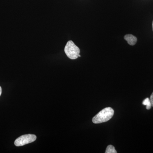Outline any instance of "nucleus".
<instances>
[{"mask_svg":"<svg viewBox=\"0 0 153 153\" xmlns=\"http://www.w3.org/2000/svg\"><path fill=\"white\" fill-rule=\"evenodd\" d=\"M114 111L111 107H107L102 110L92 119L94 123L99 124L106 122L113 116Z\"/></svg>","mask_w":153,"mask_h":153,"instance_id":"obj_1","label":"nucleus"},{"mask_svg":"<svg viewBox=\"0 0 153 153\" xmlns=\"http://www.w3.org/2000/svg\"><path fill=\"white\" fill-rule=\"evenodd\" d=\"M64 52L68 58L71 60H75L79 57L80 50L73 41H69L65 46Z\"/></svg>","mask_w":153,"mask_h":153,"instance_id":"obj_2","label":"nucleus"},{"mask_svg":"<svg viewBox=\"0 0 153 153\" xmlns=\"http://www.w3.org/2000/svg\"><path fill=\"white\" fill-rule=\"evenodd\" d=\"M37 137L34 134H25L19 137L15 140L14 144L16 146H22L35 141Z\"/></svg>","mask_w":153,"mask_h":153,"instance_id":"obj_3","label":"nucleus"},{"mask_svg":"<svg viewBox=\"0 0 153 153\" xmlns=\"http://www.w3.org/2000/svg\"><path fill=\"white\" fill-rule=\"evenodd\" d=\"M125 40L127 41L128 43L131 46H134L136 44L137 38L131 34H128L124 36Z\"/></svg>","mask_w":153,"mask_h":153,"instance_id":"obj_4","label":"nucleus"},{"mask_svg":"<svg viewBox=\"0 0 153 153\" xmlns=\"http://www.w3.org/2000/svg\"><path fill=\"white\" fill-rule=\"evenodd\" d=\"M143 105H146V108L147 110L150 109L152 107L150 100L149 98L145 99L143 102Z\"/></svg>","mask_w":153,"mask_h":153,"instance_id":"obj_5","label":"nucleus"},{"mask_svg":"<svg viewBox=\"0 0 153 153\" xmlns=\"http://www.w3.org/2000/svg\"><path fill=\"white\" fill-rule=\"evenodd\" d=\"M105 153H117L116 150L115 149L114 147L112 145H109L108 146L105 152Z\"/></svg>","mask_w":153,"mask_h":153,"instance_id":"obj_6","label":"nucleus"},{"mask_svg":"<svg viewBox=\"0 0 153 153\" xmlns=\"http://www.w3.org/2000/svg\"><path fill=\"white\" fill-rule=\"evenodd\" d=\"M150 100L151 104H152V106L153 107V92L152 94V95H151Z\"/></svg>","mask_w":153,"mask_h":153,"instance_id":"obj_7","label":"nucleus"},{"mask_svg":"<svg viewBox=\"0 0 153 153\" xmlns=\"http://www.w3.org/2000/svg\"><path fill=\"white\" fill-rule=\"evenodd\" d=\"M2 93V88L0 86V96H1V94Z\"/></svg>","mask_w":153,"mask_h":153,"instance_id":"obj_8","label":"nucleus"},{"mask_svg":"<svg viewBox=\"0 0 153 153\" xmlns=\"http://www.w3.org/2000/svg\"><path fill=\"white\" fill-rule=\"evenodd\" d=\"M81 57V56H80V55H79V57Z\"/></svg>","mask_w":153,"mask_h":153,"instance_id":"obj_9","label":"nucleus"},{"mask_svg":"<svg viewBox=\"0 0 153 153\" xmlns=\"http://www.w3.org/2000/svg\"><path fill=\"white\" fill-rule=\"evenodd\" d=\"M152 27H153V22L152 23Z\"/></svg>","mask_w":153,"mask_h":153,"instance_id":"obj_10","label":"nucleus"}]
</instances>
